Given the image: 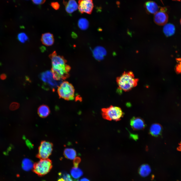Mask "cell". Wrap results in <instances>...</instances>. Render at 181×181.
I'll return each mask as SVG.
<instances>
[{"instance_id":"29","label":"cell","mask_w":181,"mask_h":181,"mask_svg":"<svg viewBox=\"0 0 181 181\" xmlns=\"http://www.w3.org/2000/svg\"><path fill=\"white\" fill-rule=\"evenodd\" d=\"M32 2L36 5H41L43 4L46 0H32Z\"/></svg>"},{"instance_id":"15","label":"cell","mask_w":181,"mask_h":181,"mask_svg":"<svg viewBox=\"0 0 181 181\" xmlns=\"http://www.w3.org/2000/svg\"><path fill=\"white\" fill-rule=\"evenodd\" d=\"M162 130V127L160 124L157 123H154L151 125L149 132L152 136L157 137L161 135Z\"/></svg>"},{"instance_id":"22","label":"cell","mask_w":181,"mask_h":181,"mask_svg":"<svg viewBox=\"0 0 181 181\" xmlns=\"http://www.w3.org/2000/svg\"><path fill=\"white\" fill-rule=\"evenodd\" d=\"M78 25L79 28L82 30H85L88 27V21L84 18H81L78 20Z\"/></svg>"},{"instance_id":"17","label":"cell","mask_w":181,"mask_h":181,"mask_svg":"<svg viewBox=\"0 0 181 181\" xmlns=\"http://www.w3.org/2000/svg\"><path fill=\"white\" fill-rule=\"evenodd\" d=\"M175 30L174 26L170 23L166 24L163 28V32L167 36L173 35L175 33Z\"/></svg>"},{"instance_id":"28","label":"cell","mask_w":181,"mask_h":181,"mask_svg":"<svg viewBox=\"0 0 181 181\" xmlns=\"http://www.w3.org/2000/svg\"><path fill=\"white\" fill-rule=\"evenodd\" d=\"M81 161L79 157H76L74 159L73 164L74 167H78L79 163Z\"/></svg>"},{"instance_id":"33","label":"cell","mask_w":181,"mask_h":181,"mask_svg":"<svg viewBox=\"0 0 181 181\" xmlns=\"http://www.w3.org/2000/svg\"><path fill=\"white\" fill-rule=\"evenodd\" d=\"M58 181H65L64 179L63 178H61L58 180Z\"/></svg>"},{"instance_id":"7","label":"cell","mask_w":181,"mask_h":181,"mask_svg":"<svg viewBox=\"0 0 181 181\" xmlns=\"http://www.w3.org/2000/svg\"><path fill=\"white\" fill-rule=\"evenodd\" d=\"M53 145L49 142L42 141L38 148V152L36 157L40 159H48L53 150Z\"/></svg>"},{"instance_id":"32","label":"cell","mask_w":181,"mask_h":181,"mask_svg":"<svg viewBox=\"0 0 181 181\" xmlns=\"http://www.w3.org/2000/svg\"><path fill=\"white\" fill-rule=\"evenodd\" d=\"M79 181H90V180L86 178H83L80 179Z\"/></svg>"},{"instance_id":"31","label":"cell","mask_w":181,"mask_h":181,"mask_svg":"<svg viewBox=\"0 0 181 181\" xmlns=\"http://www.w3.org/2000/svg\"><path fill=\"white\" fill-rule=\"evenodd\" d=\"M177 151H181V141L179 144V146L177 148Z\"/></svg>"},{"instance_id":"26","label":"cell","mask_w":181,"mask_h":181,"mask_svg":"<svg viewBox=\"0 0 181 181\" xmlns=\"http://www.w3.org/2000/svg\"><path fill=\"white\" fill-rule=\"evenodd\" d=\"M176 60L178 62V64L176 66V70L177 71L181 72V58H177Z\"/></svg>"},{"instance_id":"2","label":"cell","mask_w":181,"mask_h":181,"mask_svg":"<svg viewBox=\"0 0 181 181\" xmlns=\"http://www.w3.org/2000/svg\"><path fill=\"white\" fill-rule=\"evenodd\" d=\"M101 111L103 118L108 120L119 121L124 115L120 108L112 105L107 108L102 109Z\"/></svg>"},{"instance_id":"11","label":"cell","mask_w":181,"mask_h":181,"mask_svg":"<svg viewBox=\"0 0 181 181\" xmlns=\"http://www.w3.org/2000/svg\"><path fill=\"white\" fill-rule=\"evenodd\" d=\"M144 7L147 13L152 14H155L160 8L155 2L152 1L146 2L145 4Z\"/></svg>"},{"instance_id":"16","label":"cell","mask_w":181,"mask_h":181,"mask_svg":"<svg viewBox=\"0 0 181 181\" xmlns=\"http://www.w3.org/2000/svg\"><path fill=\"white\" fill-rule=\"evenodd\" d=\"M63 3L66 12L69 14L72 13L78 8V5L75 0H69L67 2L64 1Z\"/></svg>"},{"instance_id":"6","label":"cell","mask_w":181,"mask_h":181,"mask_svg":"<svg viewBox=\"0 0 181 181\" xmlns=\"http://www.w3.org/2000/svg\"><path fill=\"white\" fill-rule=\"evenodd\" d=\"M40 77L44 85L54 90L62 83V80H57L54 79L51 71L48 70L42 72Z\"/></svg>"},{"instance_id":"4","label":"cell","mask_w":181,"mask_h":181,"mask_svg":"<svg viewBox=\"0 0 181 181\" xmlns=\"http://www.w3.org/2000/svg\"><path fill=\"white\" fill-rule=\"evenodd\" d=\"M70 70V67L66 64H59L52 66L51 71L54 79L61 80L68 77Z\"/></svg>"},{"instance_id":"27","label":"cell","mask_w":181,"mask_h":181,"mask_svg":"<svg viewBox=\"0 0 181 181\" xmlns=\"http://www.w3.org/2000/svg\"><path fill=\"white\" fill-rule=\"evenodd\" d=\"M51 6L54 9L57 10L60 8V5L57 2H52L51 3Z\"/></svg>"},{"instance_id":"23","label":"cell","mask_w":181,"mask_h":181,"mask_svg":"<svg viewBox=\"0 0 181 181\" xmlns=\"http://www.w3.org/2000/svg\"><path fill=\"white\" fill-rule=\"evenodd\" d=\"M32 165L31 161L28 159H25L23 161L22 166L23 168L26 170H28L30 169Z\"/></svg>"},{"instance_id":"24","label":"cell","mask_w":181,"mask_h":181,"mask_svg":"<svg viewBox=\"0 0 181 181\" xmlns=\"http://www.w3.org/2000/svg\"><path fill=\"white\" fill-rule=\"evenodd\" d=\"M18 38L22 43H24L28 40V37L25 33L23 32L20 33L18 35Z\"/></svg>"},{"instance_id":"9","label":"cell","mask_w":181,"mask_h":181,"mask_svg":"<svg viewBox=\"0 0 181 181\" xmlns=\"http://www.w3.org/2000/svg\"><path fill=\"white\" fill-rule=\"evenodd\" d=\"M94 7L93 0H78V8L81 13L90 14Z\"/></svg>"},{"instance_id":"35","label":"cell","mask_w":181,"mask_h":181,"mask_svg":"<svg viewBox=\"0 0 181 181\" xmlns=\"http://www.w3.org/2000/svg\"><path fill=\"white\" fill-rule=\"evenodd\" d=\"M180 24H181V19H180Z\"/></svg>"},{"instance_id":"14","label":"cell","mask_w":181,"mask_h":181,"mask_svg":"<svg viewBox=\"0 0 181 181\" xmlns=\"http://www.w3.org/2000/svg\"><path fill=\"white\" fill-rule=\"evenodd\" d=\"M41 40L43 44L47 46L52 45L54 41L53 34L50 32L43 34L41 36Z\"/></svg>"},{"instance_id":"21","label":"cell","mask_w":181,"mask_h":181,"mask_svg":"<svg viewBox=\"0 0 181 181\" xmlns=\"http://www.w3.org/2000/svg\"><path fill=\"white\" fill-rule=\"evenodd\" d=\"M71 175L75 179H77L81 176L83 175L82 170L78 167H74L71 170Z\"/></svg>"},{"instance_id":"12","label":"cell","mask_w":181,"mask_h":181,"mask_svg":"<svg viewBox=\"0 0 181 181\" xmlns=\"http://www.w3.org/2000/svg\"><path fill=\"white\" fill-rule=\"evenodd\" d=\"M51 59L52 66L59 64H65L67 61L62 56L57 55L56 51H54L49 56Z\"/></svg>"},{"instance_id":"19","label":"cell","mask_w":181,"mask_h":181,"mask_svg":"<svg viewBox=\"0 0 181 181\" xmlns=\"http://www.w3.org/2000/svg\"><path fill=\"white\" fill-rule=\"evenodd\" d=\"M151 172V169L149 166L144 164L141 165L139 169V173L143 177H146L149 175Z\"/></svg>"},{"instance_id":"20","label":"cell","mask_w":181,"mask_h":181,"mask_svg":"<svg viewBox=\"0 0 181 181\" xmlns=\"http://www.w3.org/2000/svg\"><path fill=\"white\" fill-rule=\"evenodd\" d=\"M64 155L65 157L71 160L74 159L76 156V151L73 149L67 148L64 150Z\"/></svg>"},{"instance_id":"25","label":"cell","mask_w":181,"mask_h":181,"mask_svg":"<svg viewBox=\"0 0 181 181\" xmlns=\"http://www.w3.org/2000/svg\"><path fill=\"white\" fill-rule=\"evenodd\" d=\"M19 107V104L17 103L13 102L10 105V109L11 110H14L18 108Z\"/></svg>"},{"instance_id":"8","label":"cell","mask_w":181,"mask_h":181,"mask_svg":"<svg viewBox=\"0 0 181 181\" xmlns=\"http://www.w3.org/2000/svg\"><path fill=\"white\" fill-rule=\"evenodd\" d=\"M166 11L165 8H161L159 10L154 14V21L156 24L160 26L166 24L168 21V16Z\"/></svg>"},{"instance_id":"13","label":"cell","mask_w":181,"mask_h":181,"mask_svg":"<svg viewBox=\"0 0 181 181\" xmlns=\"http://www.w3.org/2000/svg\"><path fill=\"white\" fill-rule=\"evenodd\" d=\"M107 54L105 49L101 46H98L94 49L93 52V56L97 60L100 61L102 60Z\"/></svg>"},{"instance_id":"30","label":"cell","mask_w":181,"mask_h":181,"mask_svg":"<svg viewBox=\"0 0 181 181\" xmlns=\"http://www.w3.org/2000/svg\"><path fill=\"white\" fill-rule=\"evenodd\" d=\"M7 76L6 75L4 74L1 75L0 77L1 79L3 80H4L6 78Z\"/></svg>"},{"instance_id":"5","label":"cell","mask_w":181,"mask_h":181,"mask_svg":"<svg viewBox=\"0 0 181 181\" xmlns=\"http://www.w3.org/2000/svg\"><path fill=\"white\" fill-rule=\"evenodd\" d=\"M52 167V162L49 159H40L33 165V171L38 175L41 176L48 173Z\"/></svg>"},{"instance_id":"18","label":"cell","mask_w":181,"mask_h":181,"mask_svg":"<svg viewBox=\"0 0 181 181\" xmlns=\"http://www.w3.org/2000/svg\"><path fill=\"white\" fill-rule=\"evenodd\" d=\"M38 113L40 117L45 118L48 116L50 113V110L48 106L46 105L40 106L38 109Z\"/></svg>"},{"instance_id":"1","label":"cell","mask_w":181,"mask_h":181,"mask_svg":"<svg viewBox=\"0 0 181 181\" xmlns=\"http://www.w3.org/2000/svg\"><path fill=\"white\" fill-rule=\"evenodd\" d=\"M116 81L119 88L126 92L137 85L139 79L135 77L132 72L125 71L120 76L117 78Z\"/></svg>"},{"instance_id":"34","label":"cell","mask_w":181,"mask_h":181,"mask_svg":"<svg viewBox=\"0 0 181 181\" xmlns=\"http://www.w3.org/2000/svg\"><path fill=\"white\" fill-rule=\"evenodd\" d=\"M173 0L179 1H180L181 0Z\"/></svg>"},{"instance_id":"10","label":"cell","mask_w":181,"mask_h":181,"mask_svg":"<svg viewBox=\"0 0 181 181\" xmlns=\"http://www.w3.org/2000/svg\"><path fill=\"white\" fill-rule=\"evenodd\" d=\"M130 124L131 127L134 130H143L146 126L144 120L140 117H132L130 120Z\"/></svg>"},{"instance_id":"3","label":"cell","mask_w":181,"mask_h":181,"mask_svg":"<svg viewBox=\"0 0 181 181\" xmlns=\"http://www.w3.org/2000/svg\"><path fill=\"white\" fill-rule=\"evenodd\" d=\"M75 90L73 86L67 81L62 83L58 87L57 92L60 98L67 100H74Z\"/></svg>"}]
</instances>
